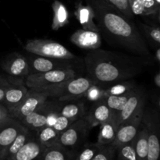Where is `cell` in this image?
Returning <instances> with one entry per match:
<instances>
[{"label":"cell","instance_id":"6da1fadb","mask_svg":"<svg viewBox=\"0 0 160 160\" xmlns=\"http://www.w3.org/2000/svg\"><path fill=\"white\" fill-rule=\"evenodd\" d=\"M93 9L99 32L109 44L121 47L136 56L150 58L147 44L135 25L106 0H88Z\"/></svg>","mask_w":160,"mask_h":160},{"label":"cell","instance_id":"7a4b0ae2","mask_svg":"<svg viewBox=\"0 0 160 160\" xmlns=\"http://www.w3.org/2000/svg\"><path fill=\"white\" fill-rule=\"evenodd\" d=\"M148 59L107 50H92L84 58L86 70L91 78L102 85L109 86L127 81L142 73Z\"/></svg>","mask_w":160,"mask_h":160},{"label":"cell","instance_id":"3957f363","mask_svg":"<svg viewBox=\"0 0 160 160\" xmlns=\"http://www.w3.org/2000/svg\"><path fill=\"white\" fill-rule=\"evenodd\" d=\"M96 83L91 77H75L55 85L34 90L42 92L48 98H56L59 102L76 101L84 97L88 89Z\"/></svg>","mask_w":160,"mask_h":160},{"label":"cell","instance_id":"277c9868","mask_svg":"<svg viewBox=\"0 0 160 160\" xmlns=\"http://www.w3.org/2000/svg\"><path fill=\"white\" fill-rule=\"evenodd\" d=\"M92 128V127L84 117L75 120L66 131L59 134L56 144L69 151L78 153L80 148L85 144Z\"/></svg>","mask_w":160,"mask_h":160},{"label":"cell","instance_id":"5b68a950","mask_svg":"<svg viewBox=\"0 0 160 160\" xmlns=\"http://www.w3.org/2000/svg\"><path fill=\"white\" fill-rule=\"evenodd\" d=\"M60 106L59 102L47 100L42 106L19 121L32 131H37L45 126L52 127L59 114Z\"/></svg>","mask_w":160,"mask_h":160},{"label":"cell","instance_id":"8992f818","mask_svg":"<svg viewBox=\"0 0 160 160\" xmlns=\"http://www.w3.org/2000/svg\"><path fill=\"white\" fill-rule=\"evenodd\" d=\"M24 50L31 54L43 57L60 59H74L77 56L62 44L48 39H33L28 41Z\"/></svg>","mask_w":160,"mask_h":160},{"label":"cell","instance_id":"52a82bcc","mask_svg":"<svg viewBox=\"0 0 160 160\" xmlns=\"http://www.w3.org/2000/svg\"><path fill=\"white\" fill-rule=\"evenodd\" d=\"M142 123L145 125L147 131V160H159L160 122L159 113L152 109H145L142 117Z\"/></svg>","mask_w":160,"mask_h":160},{"label":"cell","instance_id":"ba28073f","mask_svg":"<svg viewBox=\"0 0 160 160\" xmlns=\"http://www.w3.org/2000/svg\"><path fill=\"white\" fill-rule=\"evenodd\" d=\"M77 77L74 69L54 70L42 73L29 74L25 79V85L31 89H39L55 85Z\"/></svg>","mask_w":160,"mask_h":160},{"label":"cell","instance_id":"9c48e42d","mask_svg":"<svg viewBox=\"0 0 160 160\" xmlns=\"http://www.w3.org/2000/svg\"><path fill=\"white\" fill-rule=\"evenodd\" d=\"M26 57L29 66V74L42 73L54 70L73 69V59H60L43 57L28 52Z\"/></svg>","mask_w":160,"mask_h":160},{"label":"cell","instance_id":"30bf717a","mask_svg":"<svg viewBox=\"0 0 160 160\" xmlns=\"http://www.w3.org/2000/svg\"><path fill=\"white\" fill-rule=\"evenodd\" d=\"M2 69L9 75L8 81L13 83H24L29 75V66L26 57L20 53H12L2 62Z\"/></svg>","mask_w":160,"mask_h":160},{"label":"cell","instance_id":"8fae6325","mask_svg":"<svg viewBox=\"0 0 160 160\" xmlns=\"http://www.w3.org/2000/svg\"><path fill=\"white\" fill-rule=\"evenodd\" d=\"M144 109L145 108L140 109L129 120L124 122L118 127L115 139L111 144L116 149L118 150L120 147L130 143L135 138L142 123Z\"/></svg>","mask_w":160,"mask_h":160},{"label":"cell","instance_id":"7c38bea8","mask_svg":"<svg viewBox=\"0 0 160 160\" xmlns=\"http://www.w3.org/2000/svg\"><path fill=\"white\" fill-rule=\"evenodd\" d=\"M48 98L45 94L29 88L23 101L10 112V117L20 120L42 106Z\"/></svg>","mask_w":160,"mask_h":160},{"label":"cell","instance_id":"4fadbf2b","mask_svg":"<svg viewBox=\"0 0 160 160\" xmlns=\"http://www.w3.org/2000/svg\"><path fill=\"white\" fill-rule=\"evenodd\" d=\"M145 100L146 99H145V92L138 88H134L126 104L124 105L122 110L117 115V126L119 127L124 122L129 120L140 109L145 108Z\"/></svg>","mask_w":160,"mask_h":160},{"label":"cell","instance_id":"5bb4252c","mask_svg":"<svg viewBox=\"0 0 160 160\" xmlns=\"http://www.w3.org/2000/svg\"><path fill=\"white\" fill-rule=\"evenodd\" d=\"M73 44L83 49L94 50L99 48L102 45L101 34L98 31L79 29L70 37Z\"/></svg>","mask_w":160,"mask_h":160},{"label":"cell","instance_id":"9a60e30c","mask_svg":"<svg viewBox=\"0 0 160 160\" xmlns=\"http://www.w3.org/2000/svg\"><path fill=\"white\" fill-rule=\"evenodd\" d=\"M25 128H26L23 127L19 120L12 117L0 128V148L2 150V156L6 148L15 140L17 135Z\"/></svg>","mask_w":160,"mask_h":160},{"label":"cell","instance_id":"2e32d148","mask_svg":"<svg viewBox=\"0 0 160 160\" xmlns=\"http://www.w3.org/2000/svg\"><path fill=\"white\" fill-rule=\"evenodd\" d=\"M28 90L29 89L25 85V83L9 82V85L6 89L2 102L9 111V114L23 101Z\"/></svg>","mask_w":160,"mask_h":160},{"label":"cell","instance_id":"e0dca14e","mask_svg":"<svg viewBox=\"0 0 160 160\" xmlns=\"http://www.w3.org/2000/svg\"><path fill=\"white\" fill-rule=\"evenodd\" d=\"M114 116L113 112L106 105L104 98L94 102L87 116L84 118L89 124L94 127L102 125L110 120Z\"/></svg>","mask_w":160,"mask_h":160},{"label":"cell","instance_id":"ac0fdd59","mask_svg":"<svg viewBox=\"0 0 160 160\" xmlns=\"http://www.w3.org/2000/svg\"><path fill=\"white\" fill-rule=\"evenodd\" d=\"M45 147L38 141L34 135L9 159L6 160H41Z\"/></svg>","mask_w":160,"mask_h":160},{"label":"cell","instance_id":"d6986e66","mask_svg":"<svg viewBox=\"0 0 160 160\" xmlns=\"http://www.w3.org/2000/svg\"><path fill=\"white\" fill-rule=\"evenodd\" d=\"M75 16L82 26L83 29L99 32L98 26L95 22V14L93 9L91 8V6L80 4L77 6Z\"/></svg>","mask_w":160,"mask_h":160},{"label":"cell","instance_id":"ffe728a7","mask_svg":"<svg viewBox=\"0 0 160 160\" xmlns=\"http://www.w3.org/2000/svg\"><path fill=\"white\" fill-rule=\"evenodd\" d=\"M100 126L101 128L98 136V142L96 143L100 146L111 145L115 139L117 128H118L117 123V117L113 116L110 120Z\"/></svg>","mask_w":160,"mask_h":160},{"label":"cell","instance_id":"44dd1931","mask_svg":"<svg viewBox=\"0 0 160 160\" xmlns=\"http://www.w3.org/2000/svg\"><path fill=\"white\" fill-rule=\"evenodd\" d=\"M34 134H35V131H30L28 128L23 130L17 135L15 140L10 144V145L6 148L2 156L1 160H6L12 157L34 135Z\"/></svg>","mask_w":160,"mask_h":160},{"label":"cell","instance_id":"7402d4cb","mask_svg":"<svg viewBox=\"0 0 160 160\" xmlns=\"http://www.w3.org/2000/svg\"><path fill=\"white\" fill-rule=\"evenodd\" d=\"M77 153L66 149L58 144L45 148L41 160H73Z\"/></svg>","mask_w":160,"mask_h":160},{"label":"cell","instance_id":"603a6c76","mask_svg":"<svg viewBox=\"0 0 160 160\" xmlns=\"http://www.w3.org/2000/svg\"><path fill=\"white\" fill-rule=\"evenodd\" d=\"M85 112V106L82 102H74L64 104L63 106L61 105L59 109V114L70 119L72 121L84 118Z\"/></svg>","mask_w":160,"mask_h":160},{"label":"cell","instance_id":"cb8c5ba5","mask_svg":"<svg viewBox=\"0 0 160 160\" xmlns=\"http://www.w3.org/2000/svg\"><path fill=\"white\" fill-rule=\"evenodd\" d=\"M134 151H135L136 159L147 160V156H148L147 131L142 121L137 135L134 138Z\"/></svg>","mask_w":160,"mask_h":160},{"label":"cell","instance_id":"d4e9b609","mask_svg":"<svg viewBox=\"0 0 160 160\" xmlns=\"http://www.w3.org/2000/svg\"><path fill=\"white\" fill-rule=\"evenodd\" d=\"M53 19L52 23V29L53 31H58L69 23L68 11L62 3L56 1L52 4Z\"/></svg>","mask_w":160,"mask_h":160},{"label":"cell","instance_id":"484cf974","mask_svg":"<svg viewBox=\"0 0 160 160\" xmlns=\"http://www.w3.org/2000/svg\"><path fill=\"white\" fill-rule=\"evenodd\" d=\"M38 141L45 148L56 145L59 137V133L52 127L45 126L35 131Z\"/></svg>","mask_w":160,"mask_h":160},{"label":"cell","instance_id":"4316f807","mask_svg":"<svg viewBox=\"0 0 160 160\" xmlns=\"http://www.w3.org/2000/svg\"><path fill=\"white\" fill-rule=\"evenodd\" d=\"M134 90L131 91L129 92H127V93L123 94V95H108V96L105 97V102H106V105L109 106V109L112 111L114 116L117 117V115L122 110V109L123 108L124 105L126 104L128 98H130L131 93H132Z\"/></svg>","mask_w":160,"mask_h":160},{"label":"cell","instance_id":"83f0119b","mask_svg":"<svg viewBox=\"0 0 160 160\" xmlns=\"http://www.w3.org/2000/svg\"><path fill=\"white\" fill-rule=\"evenodd\" d=\"M135 88H137V86L133 80L120 81V82L115 83V84H112L111 85H109V87L106 88L105 95L108 96V95H123L127 92L134 90Z\"/></svg>","mask_w":160,"mask_h":160},{"label":"cell","instance_id":"f1b7e54d","mask_svg":"<svg viewBox=\"0 0 160 160\" xmlns=\"http://www.w3.org/2000/svg\"><path fill=\"white\" fill-rule=\"evenodd\" d=\"M100 148L97 143L84 144L79 149L73 160H92Z\"/></svg>","mask_w":160,"mask_h":160},{"label":"cell","instance_id":"f546056e","mask_svg":"<svg viewBox=\"0 0 160 160\" xmlns=\"http://www.w3.org/2000/svg\"><path fill=\"white\" fill-rule=\"evenodd\" d=\"M106 1L128 20H131L134 17V15L131 11L128 0H106Z\"/></svg>","mask_w":160,"mask_h":160},{"label":"cell","instance_id":"4dcf8cb0","mask_svg":"<svg viewBox=\"0 0 160 160\" xmlns=\"http://www.w3.org/2000/svg\"><path fill=\"white\" fill-rule=\"evenodd\" d=\"M105 90H106V88H104V86L96 83L88 89L84 97H85L88 101L95 102L106 97Z\"/></svg>","mask_w":160,"mask_h":160},{"label":"cell","instance_id":"1f68e13d","mask_svg":"<svg viewBox=\"0 0 160 160\" xmlns=\"http://www.w3.org/2000/svg\"><path fill=\"white\" fill-rule=\"evenodd\" d=\"M144 34L152 44H155L159 47L160 44V29L159 27L149 26L146 24H141Z\"/></svg>","mask_w":160,"mask_h":160},{"label":"cell","instance_id":"d6a6232c","mask_svg":"<svg viewBox=\"0 0 160 160\" xmlns=\"http://www.w3.org/2000/svg\"><path fill=\"white\" fill-rule=\"evenodd\" d=\"M117 152V160H137L134 151V139L130 143L120 147Z\"/></svg>","mask_w":160,"mask_h":160},{"label":"cell","instance_id":"836d02e7","mask_svg":"<svg viewBox=\"0 0 160 160\" xmlns=\"http://www.w3.org/2000/svg\"><path fill=\"white\" fill-rule=\"evenodd\" d=\"M117 152L112 145L100 146L98 152L92 160H112Z\"/></svg>","mask_w":160,"mask_h":160},{"label":"cell","instance_id":"e575fe53","mask_svg":"<svg viewBox=\"0 0 160 160\" xmlns=\"http://www.w3.org/2000/svg\"><path fill=\"white\" fill-rule=\"evenodd\" d=\"M73 123V121L70 120V119L67 118V117L59 114L52 127L56 131H58L59 134H61V133L63 132L64 131H66V130H67Z\"/></svg>","mask_w":160,"mask_h":160},{"label":"cell","instance_id":"d590c367","mask_svg":"<svg viewBox=\"0 0 160 160\" xmlns=\"http://www.w3.org/2000/svg\"><path fill=\"white\" fill-rule=\"evenodd\" d=\"M143 6L144 15H153L159 13V5L155 0H141Z\"/></svg>","mask_w":160,"mask_h":160},{"label":"cell","instance_id":"8d00e7d4","mask_svg":"<svg viewBox=\"0 0 160 160\" xmlns=\"http://www.w3.org/2000/svg\"><path fill=\"white\" fill-rule=\"evenodd\" d=\"M128 2L134 15H144L143 6L141 0H128Z\"/></svg>","mask_w":160,"mask_h":160},{"label":"cell","instance_id":"74e56055","mask_svg":"<svg viewBox=\"0 0 160 160\" xmlns=\"http://www.w3.org/2000/svg\"><path fill=\"white\" fill-rule=\"evenodd\" d=\"M9 81H8V79H6V78L0 76V103H2V104L3 102V100H4L6 91L7 88L9 87Z\"/></svg>","mask_w":160,"mask_h":160},{"label":"cell","instance_id":"f35d334b","mask_svg":"<svg viewBox=\"0 0 160 160\" xmlns=\"http://www.w3.org/2000/svg\"><path fill=\"white\" fill-rule=\"evenodd\" d=\"M10 118V114L6 106L0 103V128Z\"/></svg>","mask_w":160,"mask_h":160},{"label":"cell","instance_id":"ab89813d","mask_svg":"<svg viewBox=\"0 0 160 160\" xmlns=\"http://www.w3.org/2000/svg\"><path fill=\"white\" fill-rule=\"evenodd\" d=\"M154 83H155V84L156 85V87H158V88L160 87V73L159 72H158V73H156V76H155Z\"/></svg>","mask_w":160,"mask_h":160},{"label":"cell","instance_id":"60d3db41","mask_svg":"<svg viewBox=\"0 0 160 160\" xmlns=\"http://www.w3.org/2000/svg\"><path fill=\"white\" fill-rule=\"evenodd\" d=\"M155 56H156V60H157V62H160V48L158 47L157 48H156V55H155Z\"/></svg>","mask_w":160,"mask_h":160},{"label":"cell","instance_id":"b9f144b4","mask_svg":"<svg viewBox=\"0 0 160 160\" xmlns=\"http://www.w3.org/2000/svg\"><path fill=\"white\" fill-rule=\"evenodd\" d=\"M155 1L156 2V3H158V4H160V0H155Z\"/></svg>","mask_w":160,"mask_h":160},{"label":"cell","instance_id":"7bdbcfd3","mask_svg":"<svg viewBox=\"0 0 160 160\" xmlns=\"http://www.w3.org/2000/svg\"><path fill=\"white\" fill-rule=\"evenodd\" d=\"M1 156H2V150H1V148H0V160H1Z\"/></svg>","mask_w":160,"mask_h":160}]
</instances>
